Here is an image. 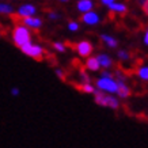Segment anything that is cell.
I'll use <instances>...</instances> for the list:
<instances>
[{
	"label": "cell",
	"instance_id": "7402d4cb",
	"mask_svg": "<svg viewBox=\"0 0 148 148\" xmlns=\"http://www.w3.org/2000/svg\"><path fill=\"white\" fill-rule=\"evenodd\" d=\"M101 76H103V77H114V73L110 72L109 69H103V71L101 72Z\"/></svg>",
	"mask_w": 148,
	"mask_h": 148
},
{
	"label": "cell",
	"instance_id": "ba28073f",
	"mask_svg": "<svg viewBox=\"0 0 148 148\" xmlns=\"http://www.w3.org/2000/svg\"><path fill=\"white\" fill-rule=\"evenodd\" d=\"M117 80V84H118V88H117V92L116 95L118 97V98H122V99H125V98H129V95H130V88H129V86L126 84V82L125 80H120V79H116Z\"/></svg>",
	"mask_w": 148,
	"mask_h": 148
},
{
	"label": "cell",
	"instance_id": "4316f807",
	"mask_svg": "<svg viewBox=\"0 0 148 148\" xmlns=\"http://www.w3.org/2000/svg\"><path fill=\"white\" fill-rule=\"evenodd\" d=\"M143 41H144V44L148 46V29L145 30V34H144V38H143Z\"/></svg>",
	"mask_w": 148,
	"mask_h": 148
},
{
	"label": "cell",
	"instance_id": "9c48e42d",
	"mask_svg": "<svg viewBox=\"0 0 148 148\" xmlns=\"http://www.w3.org/2000/svg\"><path fill=\"white\" fill-rule=\"evenodd\" d=\"M16 12H18V15L21 18H26V16H33V15H36L37 8H36V5H33V4H22L18 8Z\"/></svg>",
	"mask_w": 148,
	"mask_h": 148
},
{
	"label": "cell",
	"instance_id": "484cf974",
	"mask_svg": "<svg viewBox=\"0 0 148 148\" xmlns=\"http://www.w3.org/2000/svg\"><path fill=\"white\" fill-rule=\"evenodd\" d=\"M113 1H116V0H101V3H102L103 5H106V7H108L109 4H112Z\"/></svg>",
	"mask_w": 148,
	"mask_h": 148
},
{
	"label": "cell",
	"instance_id": "83f0119b",
	"mask_svg": "<svg viewBox=\"0 0 148 148\" xmlns=\"http://www.w3.org/2000/svg\"><path fill=\"white\" fill-rule=\"evenodd\" d=\"M61 3H67V1H69V0H60Z\"/></svg>",
	"mask_w": 148,
	"mask_h": 148
},
{
	"label": "cell",
	"instance_id": "277c9868",
	"mask_svg": "<svg viewBox=\"0 0 148 148\" xmlns=\"http://www.w3.org/2000/svg\"><path fill=\"white\" fill-rule=\"evenodd\" d=\"M19 49H21V52L23 54H26V56L34 58V60H38V61L42 60V57H44V49H42V46L37 45V44H33L32 41L25 44V45H22Z\"/></svg>",
	"mask_w": 148,
	"mask_h": 148
},
{
	"label": "cell",
	"instance_id": "d6986e66",
	"mask_svg": "<svg viewBox=\"0 0 148 148\" xmlns=\"http://www.w3.org/2000/svg\"><path fill=\"white\" fill-rule=\"evenodd\" d=\"M53 49L56 50V52H58V53H64L65 52V45H64L63 42H53Z\"/></svg>",
	"mask_w": 148,
	"mask_h": 148
},
{
	"label": "cell",
	"instance_id": "4fadbf2b",
	"mask_svg": "<svg viewBox=\"0 0 148 148\" xmlns=\"http://www.w3.org/2000/svg\"><path fill=\"white\" fill-rule=\"evenodd\" d=\"M108 8L112 11V12H117V14H121V15H124V14L128 12V7H126L124 3H117V1H113L112 4L108 5Z\"/></svg>",
	"mask_w": 148,
	"mask_h": 148
},
{
	"label": "cell",
	"instance_id": "30bf717a",
	"mask_svg": "<svg viewBox=\"0 0 148 148\" xmlns=\"http://www.w3.org/2000/svg\"><path fill=\"white\" fill-rule=\"evenodd\" d=\"M84 67L87 71H91V72H97L101 69V65H99L98 60H97V56H88V57H86Z\"/></svg>",
	"mask_w": 148,
	"mask_h": 148
},
{
	"label": "cell",
	"instance_id": "8992f818",
	"mask_svg": "<svg viewBox=\"0 0 148 148\" xmlns=\"http://www.w3.org/2000/svg\"><path fill=\"white\" fill-rule=\"evenodd\" d=\"M82 22L87 25V26H95L99 23V15L95 11H87V12H83L82 15Z\"/></svg>",
	"mask_w": 148,
	"mask_h": 148
},
{
	"label": "cell",
	"instance_id": "603a6c76",
	"mask_svg": "<svg viewBox=\"0 0 148 148\" xmlns=\"http://www.w3.org/2000/svg\"><path fill=\"white\" fill-rule=\"evenodd\" d=\"M80 77H82V80H83V83H86V82H90V76H88L84 71H80Z\"/></svg>",
	"mask_w": 148,
	"mask_h": 148
},
{
	"label": "cell",
	"instance_id": "d4e9b609",
	"mask_svg": "<svg viewBox=\"0 0 148 148\" xmlns=\"http://www.w3.org/2000/svg\"><path fill=\"white\" fill-rule=\"evenodd\" d=\"M19 94H21V91H19L18 87H12V88H11V95H12V97H18Z\"/></svg>",
	"mask_w": 148,
	"mask_h": 148
},
{
	"label": "cell",
	"instance_id": "f1b7e54d",
	"mask_svg": "<svg viewBox=\"0 0 148 148\" xmlns=\"http://www.w3.org/2000/svg\"><path fill=\"white\" fill-rule=\"evenodd\" d=\"M139 1H140V4L143 5V3H144V1H145V0H139Z\"/></svg>",
	"mask_w": 148,
	"mask_h": 148
},
{
	"label": "cell",
	"instance_id": "52a82bcc",
	"mask_svg": "<svg viewBox=\"0 0 148 148\" xmlns=\"http://www.w3.org/2000/svg\"><path fill=\"white\" fill-rule=\"evenodd\" d=\"M22 25H25L26 27L32 29V30H38L42 26V19L37 18V16H26V18H22Z\"/></svg>",
	"mask_w": 148,
	"mask_h": 148
},
{
	"label": "cell",
	"instance_id": "ac0fdd59",
	"mask_svg": "<svg viewBox=\"0 0 148 148\" xmlns=\"http://www.w3.org/2000/svg\"><path fill=\"white\" fill-rule=\"evenodd\" d=\"M117 57L120 58L121 61H129L130 60V53L125 49H121V50L117 52Z\"/></svg>",
	"mask_w": 148,
	"mask_h": 148
},
{
	"label": "cell",
	"instance_id": "2e32d148",
	"mask_svg": "<svg viewBox=\"0 0 148 148\" xmlns=\"http://www.w3.org/2000/svg\"><path fill=\"white\" fill-rule=\"evenodd\" d=\"M0 14H3V15H12L14 14L12 5L7 4V3H0Z\"/></svg>",
	"mask_w": 148,
	"mask_h": 148
},
{
	"label": "cell",
	"instance_id": "e0dca14e",
	"mask_svg": "<svg viewBox=\"0 0 148 148\" xmlns=\"http://www.w3.org/2000/svg\"><path fill=\"white\" fill-rule=\"evenodd\" d=\"M137 76H139L141 80L148 82V65L140 67L139 69H137Z\"/></svg>",
	"mask_w": 148,
	"mask_h": 148
},
{
	"label": "cell",
	"instance_id": "7c38bea8",
	"mask_svg": "<svg viewBox=\"0 0 148 148\" xmlns=\"http://www.w3.org/2000/svg\"><path fill=\"white\" fill-rule=\"evenodd\" d=\"M94 7V1L92 0H79L76 3V8L79 12H87V11H91Z\"/></svg>",
	"mask_w": 148,
	"mask_h": 148
},
{
	"label": "cell",
	"instance_id": "cb8c5ba5",
	"mask_svg": "<svg viewBox=\"0 0 148 148\" xmlns=\"http://www.w3.org/2000/svg\"><path fill=\"white\" fill-rule=\"evenodd\" d=\"M48 18L52 19V21H56V19L60 18V15H58L57 12H49V14H48Z\"/></svg>",
	"mask_w": 148,
	"mask_h": 148
},
{
	"label": "cell",
	"instance_id": "44dd1931",
	"mask_svg": "<svg viewBox=\"0 0 148 148\" xmlns=\"http://www.w3.org/2000/svg\"><path fill=\"white\" fill-rule=\"evenodd\" d=\"M54 73H56V76H57L60 80H63V82L65 80V76H67V75H65V72H64L61 68H56V69H54Z\"/></svg>",
	"mask_w": 148,
	"mask_h": 148
},
{
	"label": "cell",
	"instance_id": "3957f363",
	"mask_svg": "<svg viewBox=\"0 0 148 148\" xmlns=\"http://www.w3.org/2000/svg\"><path fill=\"white\" fill-rule=\"evenodd\" d=\"M95 88L97 90H101L103 92H108V94H113L116 95L117 88H118V84H117V80L114 77H98L95 80Z\"/></svg>",
	"mask_w": 148,
	"mask_h": 148
},
{
	"label": "cell",
	"instance_id": "6da1fadb",
	"mask_svg": "<svg viewBox=\"0 0 148 148\" xmlns=\"http://www.w3.org/2000/svg\"><path fill=\"white\" fill-rule=\"evenodd\" d=\"M92 95H94L95 103L99 105V106L113 109V110H117V109L120 108L118 97H114L113 94H108V92H103L101 90H95V92Z\"/></svg>",
	"mask_w": 148,
	"mask_h": 148
},
{
	"label": "cell",
	"instance_id": "9a60e30c",
	"mask_svg": "<svg viewBox=\"0 0 148 148\" xmlns=\"http://www.w3.org/2000/svg\"><path fill=\"white\" fill-rule=\"evenodd\" d=\"M79 90L83 91L84 94H94L97 88H95L94 84H91V82H86V83H82L79 86Z\"/></svg>",
	"mask_w": 148,
	"mask_h": 148
},
{
	"label": "cell",
	"instance_id": "7a4b0ae2",
	"mask_svg": "<svg viewBox=\"0 0 148 148\" xmlns=\"http://www.w3.org/2000/svg\"><path fill=\"white\" fill-rule=\"evenodd\" d=\"M12 41L18 48H21V46L27 44V42H30V41H32L30 29L26 27L25 25H18V26H15V29L12 30Z\"/></svg>",
	"mask_w": 148,
	"mask_h": 148
},
{
	"label": "cell",
	"instance_id": "5b68a950",
	"mask_svg": "<svg viewBox=\"0 0 148 148\" xmlns=\"http://www.w3.org/2000/svg\"><path fill=\"white\" fill-rule=\"evenodd\" d=\"M92 50H94V48H92V44H91L90 41H80V42L76 44V52L80 57L86 58V57H88V56H91Z\"/></svg>",
	"mask_w": 148,
	"mask_h": 148
},
{
	"label": "cell",
	"instance_id": "ffe728a7",
	"mask_svg": "<svg viewBox=\"0 0 148 148\" xmlns=\"http://www.w3.org/2000/svg\"><path fill=\"white\" fill-rule=\"evenodd\" d=\"M80 29V25L77 22H75V21H71V22L68 23V30L69 32H77Z\"/></svg>",
	"mask_w": 148,
	"mask_h": 148
},
{
	"label": "cell",
	"instance_id": "8fae6325",
	"mask_svg": "<svg viewBox=\"0 0 148 148\" xmlns=\"http://www.w3.org/2000/svg\"><path fill=\"white\" fill-rule=\"evenodd\" d=\"M97 60H98L101 68H105V69H110L113 67V58L106 53H99L97 56Z\"/></svg>",
	"mask_w": 148,
	"mask_h": 148
},
{
	"label": "cell",
	"instance_id": "5bb4252c",
	"mask_svg": "<svg viewBox=\"0 0 148 148\" xmlns=\"http://www.w3.org/2000/svg\"><path fill=\"white\" fill-rule=\"evenodd\" d=\"M101 40L105 45L110 48V49H116L117 46H118V41L114 38V37L109 36V34H101Z\"/></svg>",
	"mask_w": 148,
	"mask_h": 148
}]
</instances>
